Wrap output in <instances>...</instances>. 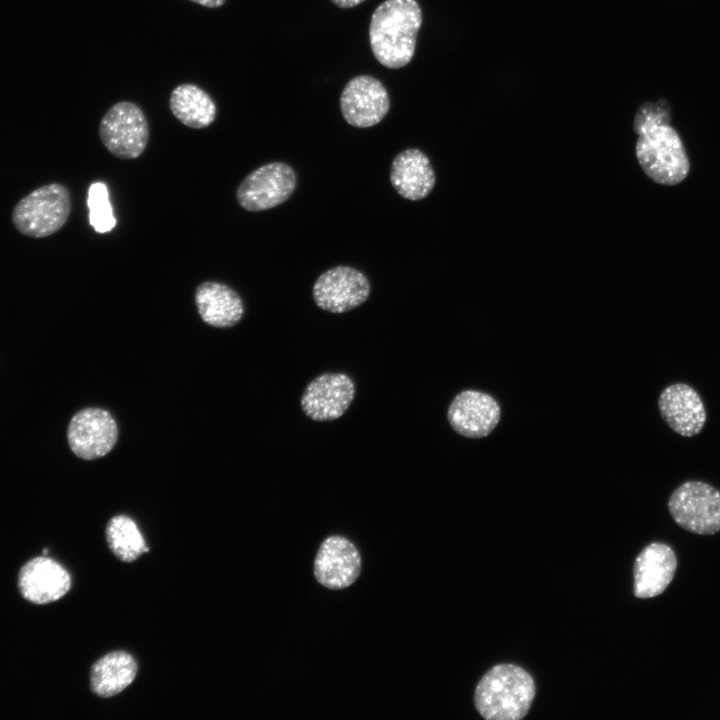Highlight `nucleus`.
I'll use <instances>...</instances> for the list:
<instances>
[{
    "label": "nucleus",
    "mask_w": 720,
    "mask_h": 720,
    "mask_svg": "<svg viewBox=\"0 0 720 720\" xmlns=\"http://www.w3.org/2000/svg\"><path fill=\"white\" fill-rule=\"evenodd\" d=\"M638 135L636 157L644 173L654 182L675 185L689 172V160L677 131L669 125L668 112L654 103L642 104L634 117Z\"/></svg>",
    "instance_id": "nucleus-1"
},
{
    "label": "nucleus",
    "mask_w": 720,
    "mask_h": 720,
    "mask_svg": "<svg viewBox=\"0 0 720 720\" xmlns=\"http://www.w3.org/2000/svg\"><path fill=\"white\" fill-rule=\"evenodd\" d=\"M421 8L416 0H386L373 12L369 25L371 50L390 69L407 65L414 56Z\"/></svg>",
    "instance_id": "nucleus-2"
},
{
    "label": "nucleus",
    "mask_w": 720,
    "mask_h": 720,
    "mask_svg": "<svg viewBox=\"0 0 720 720\" xmlns=\"http://www.w3.org/2000/svg\"><path fill=\"white\" fill-rule=\"evenodd\" d=\"M534 696V680L527 671L514 664H499L480 679L474 704L485 719L519 720L527 714Z\"/></svg>",
    "instance_id": "nucleus-3"
},
{
    "label": "nucleus",
    "mask_w": 720,
    "mask_h": 720,
    "mask_svg": "<svg viewBox=\"0 0 720 720\" xmlns=\"http://www.w3.org/2000/svg\"><path fill=\"white\" fill-rule=\"evenodd\" d=\"M71 212L68 189L51 183L39 187L21 199L12 213L16 229L23 235L42 238L61 229Z\"/></svg>",
    "instance_id": "nucleus-4"
},
{
    "label": "nucleus",
    "mask_w": 720,
    "mask_h": 720,
    "mask_svg": "<svg viewBox=\"0 0 720 720\" xmlns=\"http://www.w3.org/2000/svg\"><path fill=\"white\" fill-rule=\"evenodd\" d=\"M668 509L674 521L689 532L712 535L720 531V491L709 483L685 481L672 492Z\"/></svg>",
    "instance_id": "nucleus-5"
},
{
    "label": "nucleus",
    "mask_w": 720,
    "mask_h": 720,
    "mask_svg": "<svg viewBox=\"0 0 720 720\" xmlns=\"http://www.w3.org/2000/svg\"><path fill=\"white\" fill-rule=\"evenodd\" d=\"M104 147L123 160L138 158L149 141V125L142 109L135 103L122 101L111 106L99 125Z\"/></svg>",
    "instance_id": "nucleus-6"
},
{
    "label": "nucleus",
    "mask_w": 720,
    "mask_h": 720,
    "mask_svg": "<svg viewBox=\"0 0 720 720\" xmlns=\"http://www.w3.org/2000/svg\"><path fill=\"white\" fill-rule=\"evenodd\" d=\"M296 187L297 175L290 165L270 162L253 170L242 180L236 198L244 210L260 212L286 202Z\"/></svg>",
    "instance_id": "nucleus-7"
},
{
    "label": "nucleus",
    "mask_w": 720,
    "mask_h": 720,
    "mask_svg": "<svg viewBox=\"0 0 720 720\" xmlns=\"http://www.w3.org/2000/svg\"><path fill=\"white\" fill-rule=\"evenodd\" d=\"M370 291V282L363 272L351 266L338 265L317 278L312 295L320 309L340 314L362 305Z\"/></svg>",
    "instance_id": "nucleus-8"
},
{
    "label": "nucleus",
    "mask_w": 720,
    "mask_h": 720,
    "mask_svg": "<svg viewBox=\"0 0 720 720\" xmlns=\"http://www.w3.org/2000/svg\"><path fill=\"white\" fill-rule=\"evenodd\" d=\"M340 109L349 125L368 128L380 123L387 115L390 109L389 94L378 79L359 75L343 88Z\"/></svg>",
    "instance_id": "nucleus-9"
},
{
    "label": "nucleus",
    "mask_w": 720,
    "mask_h": 720,
    "mask_svg": "<svg viewBox=\"0 0 720 720\" xmlns=\"http://www.w3.org/2000/svg\"><path fill=\"white\" fill-rule=\"evenodd\" d=\"M118 437L117 425L109 412L100 408H85L71 419L67 438L74 454L85 460L100 458L109 453Z\"/></svg>",
    "instance_id": "nucleus-10"
},
{
    "label": "nucleus",
    "mask_w": 720,
    "mask_h": 720,
    "mask_svg": "<svg viewBox=\"0 0 720 720\" xmlns=\"http://www.w3.org/2000/svg\"><path fill=\"white\" fill-rule=\"evenodd\" d=\"M317 582L331 590L351 586L361 572L359 550L341 535L327 537L319 546L313 564Z\"/></svg>",
    "instance_id": "nucleus-11"
},
{
    "label": "nucleus",
    "mask_w": 720,
    "mask_h": 720,
    "mask_svg": "<svg viewBox=\"0 0 720 720\" xmlns=\"http://www.w3.org/2000/svg\"><path fill=\"white\" fill-rule=\"evenodd\" d=\"M355 397V384L344 373H324L314 378L303 391L301 407L315 421L341 417Z\"/></svg>",
    "instance_id": "nucleus-12"
},
{
    "label": "nucleus",
    "mask_w": 720,
    "mask_h": 720,
    "mask_svg": "<svg viewBox=\"0 0 720 720\" xmlns=\"http://www.w3.org/2000/svg\"><path fill=\"white\" fill-rule=\"evenodd\" d=\"M500 417L501 410L494 397L470 389L457 394L447 411L452 429L461 436L474 439L488 436Z\"/></svg>",
    "instance_id": "nucleus-13"
},
{
    "label": "nucleus",
    "mask_w": 720,
    "mask_h": 720,
    "mask_svg": "<svg viewBox=\"0 0 720 720\" xmlns=\"http://www.w3.org/2000/svg\"><path fill=\"white\" fill-rule=\"evenodd\" d=\"M658 408L662 419L680 436L694 437L705 426L704 402L687 383L677 382L665 387L659 395Z\"/></svg>",
    "instance_id": "nucleus-14"
},
{
    "label": "nucleus",
    "mask_w": 720,
    "mask_h": 720,
    "mask_svg": "<svg viewBox=\"0 0 720 720\" xmlns=\"http://www.w3.org/2000/svg\"><path fill=\"white\" fill-rule=\"evenodd\" d=\"M70 587L71 577L68 571L46 556L29 560L19 572V591L26 600L34 604L54 602L62 598Z\"/></svg>",
    "instance_id": "nucleus-15"
},
{
    "label": "nucleus",
    "mask_w": 720,
    "mask_h": 720,
    "mask_svg": "<svg viewBox=\"0 0 720 720\" xmlns=\"http://www.w3.org/2000/svg\"><path fill=\"white\" fill-rule=\"evenodd\" d=\"M676 568L677 558L670 546L659 542L649 544L634 563V595L638 598L660 595L671 583Z\"/></svg>",
    "instance_id": "nucleus-16"
},
{
    "label": "nucleus",
    "mask_w": 720,
    "mask_h": 720,
    "mask_svg": "<svg viewBox=\"0 0 720 720\" xmlns=\"http://www.w3.org/2000/svg\"><path fill=\"white\" fill-rule=\"evenodd\" d=\"M389 177L396 192L410 201L426 198L436 183L429 157L416 148L403 150L394 157Z\"/></svg>",
    "instance_id": "nucleus-17"
},
{
    "label": "nucleus",
    "mask_w": 720,
    "mask_h": 720,
    "mask_svg": "<svg viewBox=\"0 0 720 720\" xmlns=\"http://www.w3.org/2000/svg\"><path fill=\"white\" fill-rule=\"evenodd\" d=\"M194 298L199 315L208 325L231 327L243 316L241 297L226 284L216 281L203 282L196 288Z\"/></svg>",
    "instance_id": "nucleus-18"
},
{
    "label": "nucleus",
    "mask_w": 720,
    "mask_h": 720,
    "mask_svg": "<svg viewBox=\"0 0 720 720\" xmlns=\"http://www.w3.org/2000/svg\"><path fill=\"white\" fill-rule=\"evenodd\" d=\"M136 674L137 663L129 653L111 652L93 664L90 687L99 697L115 696L133 682Z\"/></svg>",
    "instance_id": "nucleus-19"
},
{
    "label": "nucleus",
    "mask_w": 720,
    "mask_h": 720,
    "mask_svg": "<svg viewBox=\"0 0 720 720\" xmlns=\"http://www.w3.org/2000/svg\"><path fill=\"white\" fill-rule=\"evenodd\" d=\"M172 114L185 126L203 129L211 125L217 107L211 96L197 85L185 83L173 89L169 98Z\"/></svg>",
    "instance_id": "nucleus-20"
},
{
    "label": "nucleus",
    "mask_w": 720,
    "mask_h": 720,
    "mask_svg": "<svg viewBox=\"0 0 720 720\" xmlns=\"http://www.w3.org/2000/svg\"><path fill=\"white\" fill-rule=\"evenodd\" d=\"M106 539L114 555L124 562H132L149 550L136 523L125 515L110 519Z\"/></svg>",
    "instance_id": "nucleus-21"
},
{
    "label": "nucleus",
    "mask_w": 720,
    "mask_h": 720,
    "mask_svg": "<svg viewBox=\"0 0 720 720\" xmlns=\"http://www.w3.org/2000/svg\"><path fill=\"white\" fill-rule=\"evenodd\" d=\"M87 206L89 224L98 233L110 232L116 226V218L104 182H93L88 189Z\"/></svg>",
    "instance_id": "nucleus-22"
},
{
    "label": "nucleus",
    "mask_w": 720,
    "mask_h": 720,
    "mask_svg": "<svg viewBox=\"0 0 720 720\" xmlns=\"http://www.w3.org/2000/svg\"><path fill=\"white\" fill-rule=\"evenodd\" d=\"M330 1L340 8H352V7L359 5L360 3L364 2L365 0H330Z\"/></svg>",
    "instance_id": "nucleus-23"
},
{
    "label": "nucleus",
    "mask_w": 720,
    "mask_h": 720,
    "mask_svg": "<svg viewBox=\"0 0 720 720\" xmlns=\"http://www.w3.org/2000/svg\"><path fill=\"white\" fill-rule=\"evenodd\" d=\"M208 8H217L222 6L226 0H189Z\"/></svg>",
    "instance_id": "nucleus-24"
}]
</instances>
